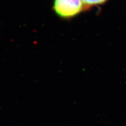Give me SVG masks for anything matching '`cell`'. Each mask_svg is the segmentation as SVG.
<instances>
[{
	"instance_id": "1",
	"label": "cell",
	"mask_w": 126,
	"mask_h": 126,
	"mask_svg": "<svg viewBox=\"0 0 126 126\" xmlns=\"http://www.w3.org/2000/svg\"><path fill=\"white\" fill-rule=\"evenodd\" d=\"M53 8L60 18L70 19L81 13L85 7L82 0H54Z\"/></svg>"
},
{
	"instance_id": "2",
	"label": "cell",
	"mask_w": 126,
	"mask_h": 126,
	"mask_svg": "<svg viewBox=\"0 0 126 126\" xmlns=\"http://www.w3.org/2000/svg\"><path fill=\"white\" fill-rule=\"evenodd\" d=\"M84 5L85 8L94 7V6L100 5L106 3L108 0H82Z\"/></svg>"
}]
</instances>
